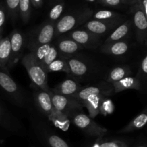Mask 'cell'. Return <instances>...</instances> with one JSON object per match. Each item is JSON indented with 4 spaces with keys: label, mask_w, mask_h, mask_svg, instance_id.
I'll use <instances>...</instances> for the list:
<instances>
[{
    "label": "cell",
    "mask_w": 147,
    "mask_h": 147,
    "mask_svg": "<svg viewBox=\"0 0 147 147\" xmlns=\"http://www.w3.org/2000/svg\"><path fill=\"white\" fill-rule=\"evenodd\" d=\"M58 58V53H57V48H56L55 45H53L50 48V51L47 53V55L43 58V60H42L40 63V64L41 65L42 67L43 68H45L47 66H48L52 62L54 61L55 60Z\"/></svg>",
    "instance_id": "obj_30"
},
{
    "label": "cell",
    "mask_w": 147,
    "mask_h": 147,
    "mask_svg": "<svg viewBox=\"0 0 147 147\" xmlns=\"http://www.w3.org/2000/svg\"><path fill=\"white\" fill-rule=\"evenodd\" d=\"M138 147H145V146H138Z\"/></svg>",
    "instance_id": "obj_41"
},
{
    "label": "cell",
    "mask_w": 147,
    "mask_h": 147,
    "mask_svg": "<svg viewBox=\"0 0 147 147\" xmlns=\"http://www.w3.org/2000/svg\"><path fill=\"white\" fill-rule=\"evenodd\" d=\"M21 63L27 70L32 83L40 90L50 91L47 85V73L30 52L22 58Z\"/></svg>",
    "instance_id": "obj_1"
},
{
    "label": "cell",
    "mask_w": 147,
    "mask_h": 147,
    "mask_svg": "<svg viewBox=\"0 0 147 147\" xmlns=\"http://www.w3.org/2000/svg\"><path fill=\"white\" fill-rule=\"evenodd\" d=\"M6 20V12L5 9L3 7L0 6V34L2 35L4 32V26Z\"/></svg>",
    "instance_id": "obj_35"
},
{
    "label": "cell",
    "mask_w": 147,
    "mask_h": 147,
    "mask_svg": "<svg viewBox=\"0 0 147 147\" xmlns=\"http://www.w3.org/2000/svg\"><path fill=\"white\" fill-rule=\"evenodd\" d=\"M11 55V46L9 36L1 38L0 40V68L6 70Z\"/></svg>",
    "instance_id": "obj_20"
},
{
    "label": "cell",
    "mask_w": 147,
    "mask_h": 147,
    "mask_svg": "<svg viewBox=\"0 0 147 147\" xmlns=\"http://www.w3.org/2000/svg\"><path fill=\"white\" fill-rule=\"evenodd\" d=\"M70 119H72L73 123L78 129L90 136H102L107 132V129L102 127L90 116L83 112L76 113Z\"/></svg>",
    "instance_id": "obj_6"
},
{
    "label": "cell",
    "mask_w": 147,
    "mask_h": 147,
    "mask_svg": "<svg viewBox=\"0 0 147 147\" xmlns=\"http://www.w3.org/2000/svg\"><path fill=\"white\" fill-rule=\"evenodd\" d=\"M46 73H52V72H65V73L70 74L68 65L66 59L57 58L52 62L48 66L45 68Z\"/></svg>",
    "instance_id": "obj_24"
},
{
    "label": "cell",
    "mask_w": 147,
    "mask_h": 147,
    "mask_svg": "<svg viewBox=\"0 0 147 147\" xmlns=\"http://www.w3.org/2000/svg\"><path fill=\"white\" fill-rule=\"evenodd\" d=\"M0 124L4 126L5 129H18V122L16 121V119L14 116L9 115L8 112H5V111L0 106Z\"/></svg>",
    "instance_id": "obj_25"
},
{
    "label": "cell",
    "mask_w": 147,
    "mask_h": 147,
    "mask_svg": "<svg viewBox=\"0 0 147 147\" xmlns=\"http://www.w3.org/2000/svg\"><path fill=\"white\" fill-rule=\"evenodd\" d=\"M93 18L100 21H118L121 20V17L119 14L109 10H100L95 13Z\"/></svg>",
    "instance_id": "obj_26"
},
{
    "label": "cell",
    "mask_w": 147,
    "mask_h": 147,
    "mask_svg": "<svg viewBox=\"0 0 147 147\" xmlns=\"http://www.w3.org/2000/svg\"><path fill=\"white\" fill-rule=\"evenodd\" d=\"M52 45H53L52 43L42 45H40L37 46V47H33V48H31L30 50V51L33 55V56L35 57L36 60L39 63H40L43 60V58L47 55V53H49Z\"/></svg>",
    "instance_id": "obj_27"
},
{
    "label": "cell",
    "mask_w": 147,
    "mask_h": 147,
    "mask_svg": "<svg viewBox=\"0 0 147 147\" xmlns=\"http://www.w3.org/2000/svg\"><path fill=\"white\" fill-rule=\"evenodd\" d=\"M81 88V85L77 80L73 79H65L51 89L50 91L55 94L71 97L72 96L76 94Z\"/></svg>",
    "instance_id": "obj_14"
},
{
    "label": "cell",
    "mask_w": 147,
    "mask_h": 147,
    "mask_svg": "<svg viewBox=\"0 0 147 147\" xmlns=\"http://www.w3.org/2000/svg\"><path fill=\"white\" fill-rule=\"evenodd\" d=\"M114 110V103L112 101L111 99L109 98V97H105L102 100L101 104H100V114L105 116H108V115L112 114Z\"/></svg>",
    "instance_id": "obj_29"
},
{
    "label": "cell",
    "mask_w": 147,
    "mask_h": 147,
    "mask_svg": "<svg viewBox=\"0 0 147 147\" xmlns=\"http://www.w3.org/2000/svg\"><path fill=\"white\" fill-rule=\"evenodd\" d=\"M48 143L51 147H69L67 142H65L60 136L55 134L49 135Z\"/></svg>",
    "instance_id": "obj_33"
},
{
    "label": "cell",
    "mask_w": 147,
    "mask_h": 147,
    "mask_svg": "<svg viewBox=\"0 0 147 147\" xmlns=\"http://www.w3.org/2000/svg\"><path fill=\"white\" fill-rule=\"evenodd\" d=\"M49 93L51 97L53 107L59 111L64 113L70 119L73 115L79 112H82L83 111V106H82V104L70 96L55 94L50 91V90Z\"/></svg>",
    "instance_id": "obj_4"
},
{
    "label": "cell",
    "mask_w": 147,
    "mask_h": 147,
    "mask_svg": "<svg viewBox=\"0 0 147 147\" xmlns=\"http://www.w3.org/2000/svg\"><path fill=\"white\" fill-rule=\"evenodd\" d=\"M7 9L10 17L14 20L17 17V12L19 11V4L20 0H6Z\"/></svg>",
    "instance_id": "obj_31"
},
{
    "label": "cell",
    "mask_w": 147,
    "mask_h": 147,
    "mask_svg": "<svg viewBox=\"0 0 147 147\" xmlns=\"http://www.w3.org/2000/svg\"><path fill=\"white\" fill-rule=\"evenodd\" d=\"M33 4H34L35 7H40L42 4V0H32Z\"/></svg>",
    "instance_id": "obj_38"
},
{
    "label": "cell",
    "mask_w": 147,
    "mask_h": 147,
    "mask_svg": "<svg viewBox=\"0 0 147 147\" xmlns=\"http://www.w3.org/2000/svg\"><path fill=\"white\" fill-rule=\"evenodd\" d=\"M1 38H2V35H1V34H0V40H1Z\"/></svg>",
    "instance_id": "obj_39"
},
{
    "label": "cell",
    "mask_w": 147,
    "mask_h": 147,
    "mask_svg": "<svg viewBox=\"0 0 147 147\" xmlns=\"http://www.w3.org/2000/svg\"><path fill=\"white\" fill-rule=\"evenodd\" d=\"M93 147H125V144L119 142H109L102 143L100 145L96 144Z\"/></svg>",
    "instance_id": "obj_36"
},
{
    "label": "cell",
    "mask_w": 147,
    "mask_h": 147,
    "mask_svg": "<svg viewBox=\"0 0 147 147\" xmlns=\"http://www.w3.org/2000/svg\"><path fill=\"white\" fill-rule=\"evenodd\" d=\"M0 89L16 106L24 107L27 103V98L21 88L8 73L3 71H0Z\"/></svg>",
    "instance_id": "obj_2"
},
{
    "label": "cell",
    "mask_w": 147,
    "mask_h": 147,
    "mask_svg": "<svg viewBox=\"0 0 147 147\" xmlns=\"http://www.w3.org/2000/svg\"><path fill=\"white\" fill-rule=\"evenodd\" d=\"M132 71L130 67L128 65L117 66L111 70L106 78V82L109 83H113L117 82L124 78L131 76Z\"/></svg>",
    "instance_id": "obj_22"
},
{
    "label": "cell",
    "mask_w": 147,
    "mask_h": 147,
    "mask_svg": "<svg viewBox=\"0 0 147 147\" xmlns=\"http://www.w3.org/2000/svg\"><path fill=\"white\" fill-rule=\"evenodd\" d=\"M67 37L85 48L98 49L103 43L102 37L96 35L84 29L73 30L67 32Z\"/></svg>",
    "instance_id": "obj_8"
},
{
    "label": "cell",
    "mask_w": 147,
    "mask_h": 147,
    "mask_svg": "<svg viewBox=\"0 0 147 147\" xmlns=\"http://www.w3.org/2000/svg\"><path fill=\"white\" fill-rule=\"evenodd\" d=\"M129 43L126 40L115 42L111 43H103L99 47V50L105 54L112 55H122L129 51Z\"/></svg>",
    "instance_id": "obj_15"
},
{
    "label": "cell",
    "mask_w": 147,
    "mask_h": 147,
    "mask_svg": "<svg viewBox=\"0 0 147 147\" xmlns=\"http://www.w3.org/2000/svg\"><path fill=\"white\" fill-rule=\"evenodd\" d=\"M113 88L114 93H120L123 90L134 89V90H141V81L138 76H129L124 78L117 82L111 83Z\"/></svg>",
    "instance_id": "obj_16"
},
{
    "label": "cell",
    "mask_w": 147,
    "mask_h": 147,
    "mask_svg": "<svg viewBox=\"0 0 147 147\" xmlns=\"http://www.w3.org/2000/svg\"><path fill=\"white\" fill-rule=\"evenodd\" d=\"M91 13L90 11H84V12L78 14V15L67 14L62 17L56 24H55V37L75 30V28L87 21L90 18Z\"/></svg>",
    "instance_id": "obj_5"
},
{
    "label": "cell",
    "mask_w": 147,
    "mask_h": 147,
    "mask_svg": "<svg viewBox=\"0 0 147 147\" xmlns=\"http://www.w3.org/2000/svg\"><path fill=\"white\" fill-rule=\"evenodd\" d=\"M134 24L137 42L143 45L146 43L147 20L146 16L140 9H136L134 14Z\"/></svg>",
    "instance_id": "obj_12"
},
{
    "label": "cell",
    "mask_w": 147,
    "mask_h": 147,
    "mask_svg": "<svg viewBox=\"0 0 147 147\" xmlns=\"http://www.w3.org/2000/svg\"><path fill=\"white\" fill-rule=\"evenodd\" d=\"M147 123V113L145 109L144 111L139 113L131 121L128 123L125 127H123L120 131V133H129V132L139 130L145 126Z\"/></svg>",
    "instance_id": "obj_23"
},
{
    "label": "cell",
    "mask_w": 147,
    "mask_h": 147,
    "mask_svg": "<svg viewBox=\"0 0 147 147\" xmlns=\"http://www.w3.org/2000/svg\"><path fill=\"white\" fill-rule=\"evenodd\" d=\"M122 20L118 21H100L89 20L83 26V29L96 35L102 37L110 34L118 26L121 24Z\"/></svg>",
    "instance_id": "obj_10"
},
{
    "label": "cell",
    "mask_w": 147,
    "mask_h": 147,
    "mask_svg": "<svg viewBox=\"0 0 147 147\" xmlns=\"http://www.w3.org/2000/svg\"><path fill=\"white\" fill-rule=\"evenodd\" d=\"M63 8H64V7H63V4H58L54 6L50 11V13H49V19L50 20V22L54 23V22L58 20L61 14L63 13Z\"/></svg>",
    "instance_id": "obj_32"
},
{
    "label": "cell",
    "mask_w": 147,
    "mask_h": 147,
    "mask_svg": "<svg viewBox=\"0 0 147 147\" xmlns=\"http://www.w3.org/2000/svg\"><path fill=\"white\" fill-rule=\"evenodd\" d=\"M88 1H95V0H88Z\"/></svg>",
    "instance_id": "obj_40"
},
{
    "label": "cell",
    "mask_w": 147,
    "mask_h": 147,
    "mask_svg": "<svg viewBox=\"0 0 147 147\" xmlns=\"http://www.w3.org/2000/svg\"><path fill=\"white\" fill-rule=\"evenodd\" d=\"M106 96L102 95H92L88 96L82 103L83 107L88 109L89 113V116L91 119L96 118L98 114H100V107L103 99Z\"/></svg>",
    "instance_id": "obj_19"
},
{
    "label": "cell",
    "mask_w": 147,
    "mask_h": 147,
    "mask_svg": "<svg viewBox=\"0 0 147 147\" xmlns=\"http://www.w3.org/2000/svg\"><path fill=\"white\" fill-rule=\"evenodd\" d=\"M34 100L38 110L49 119L54 110L50 93L40 89L37 90L34 93Z\"/></svg>",
    "instance_id": "obj_13"
},
{
    "label": "cell",
    "mask_w": 147,
    "mask_h": 147,
    "mask_svg": "<svg viewBox=\"0 0 147 147\" xmlns=\"http://www.w3.org/2000/svg\"><path fill=\"white\" fill-rule=\"evenodd\" d=\"M9 37L10 39L11 55L7 67V71L14 67L15 65L18 63L24 47V37L20 31L14 30L9 35Z\"/></svg>",
    "instance_id": "obj_9"
},
{
    "label": "cell",
    "mask_w": 147,
    "mask_h": 147,
    "mask_svg": "<svg viewBox=\"0 0 147 147\" xmlns=\"http://www.w3.org/2000/svg\"><path fill=\"white\" fill-rule=\"evenodd\" d=\"M68 65L70 74L76 77H83L90 70L89 66L86 62L78 57H70L66 59Z\"/></svg>",
    "instance_id": "obj_18"
},
{
    "label": "cell",
    "mask_w": 147,
    "mask_h": 147,
    "mask_svg": "<svg viewBox=\"0 0 147 147\" xmlns=\"http://www.w3.org/2000/svg\"><path fill=\"white\" fill-rule=\"evenodd\" d=\"M103 2L109 6L115 7V6L119 5L121 2V0H103Z\"/></svg>",
    "instance_id": "obj_37"
},
{
    "label": "cell",
    "mask_w": 147,
    "mask_h": 147,
    "mask_svg": "<svg viewBox=\"0 0 147 147\" xmlns=\"http://www.w3.org/2000/svg\"><path fill=\"white\" fill-rule=\"evenodd\" d=\"M55 34V23L48 22L32 31L29 34L27 47L29 50L34 47L52 43Z\"/></svg>",
    "instance_id": "obj_3"
},
{
    "label": "cell",
    "mask_w": 147,
    "mask_h": 147,
    "mask_svg": "<svg viewBox=\"0 0 147 147\" xmlns=\"http://www.w3.org/2000/svg\"><path fill=\"white\" fill-rule=\"evenodd\" d=\"M147 74V56L145 55L144 57V58L142 59V61H141L140 66H139V72H138V74L136 75V76L139 78L140 79L141 76L142 78H146Z\"/></svg>",
    "instance_id": "obj_34"
},
{
    "label": "cell",
    "mask_w": 147,
    "mask_h": 147,
    "mask_svg": "<svg viewBox=\"0 0 147 147\" xmlns=\"http://www.w3.org/2000/svg\"><path fill=\"white\" fill-rule=\"evenodd\" d=\"M131 30V21H126L119 24L103 41V43H111L115 42L126 40L129 36Z\"/></svg>",
    "instance_id": "obj_17"
},
{
    "label": "cell",
    "mask_w": 147,
    "mask_h": 147,
    "mask_svg": "<svg viewBox=\"0 0 147 147\" xmlns=\"http://www.w3.org/2000/svg\"><path fill=\"white\" fill-rule=\"evenodd\" d=\"M48 119L55 127L63 131H67L70 127V119L64 113L57 111L55 108Z\"/></svg>",
    "instance_id": "obj_21"
},
{
    "label": "cell",
    "mask_w": 147,
    "mask_h": 147,
    "mask_svg": "<svg viewBox=\"0 0 147 147\" xmlns=\"http://www.w3.org/2000/svg\"><path fill=\"white\" fill-rule=\"evenodd\" d=\"M113 93L114 91L111 83L102 82L98 84L82 87L76 94L72 96L71 97L82 104L88 96L92 95H102L106 97H109Z\"/></svg>",
    "instance_id": "obj_7"
},
{
    "label": "cell",
    "mask_w": 147,
    "mask_h": 147,
    "mask_svg": "<svg viewBox=\"0 0 147 147\" xmlns=\"http://www.w3.org/2000/svg\"><path fill=\"white\" fill-rule=\"evenodd\" d=\"M19 11L20 17L24 23L28 22L30 17V0H20L19 4Z\"/></svg>",
    "instance_id": "obj_28"
},
{
    "label": "cell",
    "mask_w": 147,
    "mask_h": 147,
    "mask_svg": "<svg viewBox=\"0 0 147 147\" xmlns=\"http://www.w3.org/2000/svg\"><path fill=\"white\" fill-rule=\"evenodd\" d=\"M58 53V58L67 59L74 55L83 47L68 37H60L55 44Z\"/></svg>",
    "instance_id": "obj_11"
}]
</instances>
